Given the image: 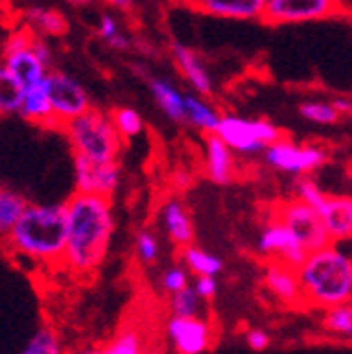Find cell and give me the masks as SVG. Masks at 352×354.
<instances>
[{"label":"cell","mask_w":352,"mask_h":354,"mask_svg":"<svg viewBox=\"0 0 352 354\" xmlns=\"http://www.w3.org/2000/svg\"><path fill=\"white\" fill-rule=\"evenodd\" d=\"M28 205H30V201L22 192L7 188V186H0V242L13 232V227L20 223Z\"/></svg>","instance_id":"cell-23"},{"label":"cell","mask_w":352,"mask_h":354,"mask_svg":"<svg viewBox=\"0 0 352 354\" xmlns=\"http://www.w3.org/2000/svg\"><path fill=\"white\" fill-rule=\"evenodd\" d=\"M173 3H180V5H190L192 0H173Z\"/></svg>","instance_id":"cell-43"},{"label":"cell","mask_w":352,"mask_h":354,"mask_svg":"<svg viewBox=\"0 0 352 354\" xmlns=\"http://www.w3.org/2000/svg\"><path fill=\"white\" fill-rule=\"evenodd\" d=\"M294 192H296L298 201H303V203H307V205H311L315 209H320L324 205V201L328 199L326 194L320 190V186L315 184L313 180H309V177H301V180H298L296 186H294Z\"/></svg>","instance_id":"cell-36"},{"label":"cell","mask_w":352,"mask_h":354,"mask_svg":"<svg viewBox=\"0 0 352 354\" xmlns=\"http://www.w3.org/2000/svg\"><path fill=\"white\" fill-rule=\"evenodd\" d=\"M98 35L100 37L106 41L113 50H128L130 48V37L128 35H123L119 22H117V17L111 15V13H102L100 17V24H98Z\"/></svg>","instance_id":"cell-34"},{"label":"cell","mask_w":352,"mask_h":354,"mask_svg":"<svg viewBox=\"0 0 352 354\" xmlns=\"http://www.w3.org/2000/svg\"><path fill=\"white\" fill-rule=\"evenodd\" d=\"M244 344L249 346L253 352H263L266 348H270L272 339L263 328H249L244 333Z\"/></svg>","instance_id":"cell-37"},{"label":"cell","mask_w":352,"mask_h":354,"mask_svg":"<svg viewBox=\"0 0 352 354\" xmlns=\"http://www.w3.org/2000/svg\"><path fill=\"white\" fill-rule=\"evenodd\" d=\"M203 165H205V175L214 184L221 186L232 184L236 177V151L219 134H207Z\"/></svg>","instance_id":"cell-18"},{"label":"cell","mask_w":352,"mask_h":354,"mask_svg":"<svg viewBox=\"0 0 352 354\" xmlns=\"http://www.w3.org/2000/svg\"><path fill=\"white\" fill-rule=\"evenodd\" d=\"M263 290H266L279 305L303 307L301 279H298L296 268H292L288 263L266 261V268H263Z\"/></svg>","instance_id":"cell-14"},{"label":"cell","mask_w":352,"mask_h":354,"mask_svg":"<svg viewBox=\"0 0 352 354\" xmlns=\"http://www.w3.org/2000/svg\"><path fill=\"white\" fill-rule=\"evenodd\" d=\"M255 251L266 261L288 263L292 268H298V266L303 263V259L307 257L305 246L298 242L290 229L275 216H270L266 221V225L261 227L257 242H255Z\"/></svg>","instance_id":"cell-12"},{"label":"cell","mask_w":352,"mask_h":354,"mask_svg":"<svg viewBox=\"0 0 352 354\" xmlns=\"http://www.w3.org/2000/svg\"><path fill=\"white\" fill-rule=\"evenodd\" d=\"M165 342L173 354H205L216 346V330L205 315H169Z\"/></svg>","instance_id":"cell-8"},{"label":"cell","mask_w":352,"mask_h":354,"mask_svg":"<svg viewBox=\"0 0 352 354\" xmlns=\"http://www.w3.org/2000/svg\"><path fill=\"white\" fill-rule=\"evenodd\" d=\"M26 26L35 30L41 37H59L67 30V20L52 9H41V7H33L26 11Z\"/></svg>","instance_id":"cell-27"},{"label":"cell","mask_w":352,"mask_h":354,"mask_svg":"<svg viewBox=\"0 0 352 354\" xmlns=\"http://www.w3.org/2000/svg\"><path fill=\"white\" fill-rule=\"evenodd\" d=\"M340 11L342 0H268L261 22L272 26L322 22Z\"/></svg>","instance_id":"cell-10"},{"label":"cell","mask_w":352,"mask_h":354,"mask_svg":"<svg viewBox=\"0 0 352 354\" xmlns=\"http://www.w3.org/2000/svg\"><path fill=\"white\" fill-rule=\"evenodd\" d=\"M134 257L140 266H154L160 259V240L151 229H138L134 236Z\"/></svg>","instance_id":"cell-32"},{"label":"cell","mask_w":352,"mask_h":354,"mask_svg":"<svg viewBox=\"0 0 352 354\" xmlns=\"http://www.w3.org/2000/svg\"><path fill=\"white\" fill-rule=\"evenodd\" d=\"M236 153H263L275 140L284 138L281 130L268 119H249L240 115H223L216 132Z\"/></svg>","instance_id":"cell-5"},{"label":"cell","mask_w":352,"mask_h":354,"mask_svg":"<svg viewBox=\"0 0 352 354\" xmlns=\"http://www.w3.org/2000/svg\"><path fill=\"white\" fill-rule=\"evenodd\" d=\"M182 263L190 270L192 277H219L223 272V259L197 244L182 249Z\"/></svg>","instance_id":"cell-25"},{"label":"cell","mask_w":352,"mask_h":354,"mask_svg":"<svg viewBox=\"0 0 352 354\" xmlns=\"http://www.w3.org/2000/svg\"><path fill=\"white\" fill-rule=\"evenodd\" d=\"M0 244L15 261H28L37 268H63L67 246L65 203H30Z\"/></svg>","instance_id":"cell-2"},{"label":"cell","mask_w":352,"mask_h":354,"mask_svg":"<svg viewBox=\"0 0 352 354\" xmlns=\"http://www.w3.org/2000/svg\"><path fill=\"white\" fill-rule=\"evenodd\" d=\"M171 57H173V63L175 67L180 69L184 80L195 88L197 95H203V97H210L214 93V82H212V76H210L205 63L201 61V57L197 55L195 50L180 44V41H173L171 44Z\"/></svg>","instance_id":"cell-17"},{"label":"cell","mask_w":352,"mask_h":354,"mask_svg":"<svg viewBox=\"0 0 352 354\" xmlns=\"http://www.w3.org/2000/svg\"><path fill=\"white\" fill-rule=\"evenodd\" d=\"M268 0H192L190 7L216 20L253 22L263 20Z\"/></svg>","instance_id":"cell-15"},{"label":"cell","mask_w":352,"mask_h":354,"mask_svg":"<svg viewBox=\"0 0 352 354\" xmlns=\"http://www.w3.org/2000/svg\"><path fill=\"white\" fill-rule=\"evenodd\" d=\"M106 3H109L111 7H115V9H121V11H128V9H132V5H134V0H106Z\"/></svg>","instance_id":"cell-41"},{"label":"cell","mask_w":352,"mask_h":354,"mask_svg":"<svg viewBox=\"0 0 352 354\" xmlns=\"http://www.w3.org/2000/svg\"><path fill=\"white\" fill-rule=\"evenodd\" d=\"M67 207V246L63 270L74 277H91L106 261L115 236V209L109 197L74 192Z\"/></svg>","instance_id":"cell-1"},{"label":"cell","mask_w":352,"mask_h":354,"mask_svg":"<svg viewBox=\"0 0 352 354\" xmlns=\"http://www.w3.org/2000/svg\"><path fill=\"white\" fill-rule=\"evenodd\" d=\"M74 156L98 162H117L123 149V136L115 128L111 113L89 109L61 128Z\"/></svg>","instance_id":"cell-4"},{"label":"cell","mask_w":352,"mask_h":354,"mask_svg":"<svg viewBox=\"0 0 352 354\" xmlns=\"http://www.w3.org/2000/svg\"><path fill=\"white\" fill-rule=\"evenodd\" d=\"M158 283H160V290L167 296L178 294V292H182L184 288L190 286V270L186 268L184 263H173V266H169V268L163 270L160 281H158Z\"/></svg>","instance_id":"cell-35"},{"label":"cell","mask_w":352,"mask_h":354,"mask_svg":"<svg viewBox=\"0 0 352 354\" xmlns=\"http://www.w3.org/2000/svg\"><path fill=\"white\" fill-rule=\"evenodd\" d=\"M318 212L333 242L352 238V197H328Z\"/></svg>","instance_id":"cell-20"},{"label":"cell","mask_w":352,"mask_h":354,"mask_svg":"<svg viewBox=\"0 0 352 354\" xmlns=\"http://www.w3.org/2000/svg\"><path fill=\"white\" fill-rule=\"evenodd\" d=\"M149 91L160 109L171 121L186 123V93H182L173 82L167 78H149Z\"/></svg>","instance_id":"cell-21"},{"label":"cell","mask_w":352,"mask_h":354,"mask_svg":"<svg viewBox=\"0 0 352 354\" xmlns=\"http://www.w3.org/2000/svg\"><path fill=\"white\" fill-rule=\"evenodd\" d=\"M318 326L326 339L340 344H352V303L324 309Z\"/></svg>","instance_id":"cell-22"},{"label":"cell","mask_w":352,"mask_h":354,"mask_svg":"<svg viewBox=\"0 0 352 354\" xmlns=\"http://www.w3.org/2000/svg\"><path fill=\"white\" fill-rule=\"evenodd\" d=\"M24 97V86L17 80L11 69L0 61V117H9L20 113Z\"/></svg>","instance_id":"cell-26"},{"label":"cell","mask_w":352,"mask_h":354,"mask_svg":"<svg viewBox=\"0 0 352 354\" xmlns=\"http://www.w3.org/2000/svg\"><path fill=\"white\" fill-rule=\"evenodd\" d=\"M298 111H301L303 119L315 123V126H333L342 117L335 106H333V102H322V100H307L298 106Z\"/></svg>","instance_id":"cell-31"},{"label":"cell","mask_w":352,"mask_h":354,"mask_svg":"<svg viewBox=\"0 0 352 354\" xmlns=\"http://www.w3.org/2000/svg\"><path fill=\"white\" fill-rule=\"evenodd\" d=\"M100 354H147V342L140 330L126 326L100 346Z\"/></svg>","instance_id":"cell-28"},{"label":"cell","mask_w":352,"mask_h":354,"mask_svg":"<svg viewBox=\"0 0 352 354\" xmlns=\"http://www.w3.org/2000/svg\"><path fill=\"white\" fill-rule=\"evenodd\" d=\"M192 286H195L197 294L205 300V303L214 300L219 294V279L216 277H195Z\"/></svg>","instance_id":"cell-38"},{"label":"cell","mask_w":352,"mask_h":354,"mask_svg":"<svg viewBox=\"0 0 352 354\" xmlns=\"http://www.w3.org/2000/svg\"><path fill=\"white\" fill-rule=\"evenodd\" d=\"M272 216L279 218L290 229V232L296 236V240L305 246L307 253L318 251L322 246L333 242L326 232V225L322 221L320 212L298 199L279 203L272 212Z\"/></svg>","instance_id":"cell-7"},{"label":"cell","mask_w":352,"mask_h":354,"mask_svg":"<svg viewBox=\"0 0 352 354\" xmlns=\"http://www.w3.org/2000/svg\"><path fill=\"white\" fill-rule=\"evenodd\" d=\"M67 354H100V346H89V344H80L69 348Z\"/></svg>","instance_id":"cell-39"},{"label":"cell","mask_w":352,"mask_h":354,"mask_svg":"<svg viewBox=\"0 0 352 354\" xmlns=\"http://www.w3.org/2000/svg\"><path fill=\"white\" fill-rule=\"evenodd\" d=\"M74 184L76 192L109 197L117 192L121 184V167L117 162H98L84 156H74Z\"/></svg>","instance_id":"cell-13"},{"label":"cell","mask_w":352,"mask_h":354,"mask_svg":"<svg viewBox=\"0 0 352 354\" xmlns=\"http://www.w3.org/2000/svg\"><path fill=\"white\" fill-rule=\"evenodd\" d=\"M263 160L275 171L305 177L313 171H318L326 162V151L313 145H296L290 138H279L266 147Z\"/></svg>","instance_id":"cell-11"},{"label":"cell","mask_w":352,"mask_h":354,"mask_svg":"<svg viewBox=\"0 0 352 354\" xmlns=\"http://www.w3.org/2000/svg\"><path fill=\"white\" fill-rule=\"evenodd\" d=\"M296 272L305 307L324 311L352 300V255L335 242L307 253Z\"/></svg>","instance_id":"cell-3"},{"label":"cell","mask_w":352,"mask_h":354,"mask_svg":"<svg viewBox=\"0 0 352 354\" xmlns=\"http://www.w3.org/2000/svg\"><path fill=\"white\" fill-rule=\"evenodd\" d=\"M46 88H48L52 111H55V119L59 123V128H63L65 123L93 109L86 88L76 78H72L65 72H59V69H50L48 72Z\"/></svg>","instance_id":"cell-9"},{"label":"cell","mask_w":352,"mask_h":354,"mask_svg":"<svg viewBox=\"0 0 352 354\" xmlns=\"http://www.w3.org/2000/svg\"><path fill=\"white\" fill-rule=\"evenodd\" d=\"M35 35L37 32L28 26L13 30L3 44V57H0V61L11 69V74L22 82L24 88L44 82L50 72V67L33 50Z\"/></svg>","instance_id":"cell-6"},{"label":"cell","mask_w":352,"mask_h":354,"mask_svg":"<svg viewBox=\"0 0 352 354\" xmlns=\"http://www.w3.org/2000/svg\"><path fill=\"white\" fill-rule=\"evenodd\" d=\"M158 221L169 242L178 249H186V246L195 244V227H192V218L188 214L186 205L180 199H167L160 209H158Z\"/></svg>","instance_id":"cell-16"},{"label":"cell","mask_w":352,"mask_h":354,"mask_svg":"<svg viewBox=\"0 0 352 354\" xmlns=\"http://www.w3.org/2000/svg\"><path fill=\"white\" fill-rule=\"evenodd\" d=\"M69 3H72V5H89L91 0H69Z\"/></svg>","instance_id":"cell-42"},{"label":"cell","mask_w":352,"mask_h":354,"mask_svg":"<svg viewBox=\"0 0 352 354\" xmlns=\"http://www.w3.org/2000/svg\"><path fill=\"white\" fill-rule=\"evenodd\" d=\"M203 303L205 300L197 294L195 286L184 288L178 294L169 296V311L171 315H180V317H190V315H203Z\"/></svg>","instance_id":"cell-30"},{"label":"cell","mask_w":352,"mask_h":354,"mask_svg":"<svg viewBox=\"0 0 352 354\" xmlns=\"http://www.w3.org/2000/svg\"><path fill=\"white\" fill-rule=\"evenodd\" d=\"M20 354H67L61 335L55 326L44 324L33 333V337Z\"/></svg>","instance_id":"cell-29"},{"label":"cell","mask_w":352,"mask_h":354,"mask_svg":"<svg viewBox=\"0 0 352 354\" xmlns=\"http://www.w3.org/2000/svg\"><path fill=\"white\" fill-rule=\"evenodd\" d=\"M333 106H335L340 115H350L352 113V100L337 97V100H333Z\"/></svg>","instance_id":"cell-40"},{"label":"cell","mask_w":352,"mask_h":354,"mask_svg":"<svg viewBox=\"0 0 352 354\" xmlns=\"http://www.w3.org/2000/svg\"><path fill=\"white\" fill-rule=\"evenodd\" d=\"M20 115L28 123L35 126H44V128H59V123L55 119V111H52V102L46 88V80L35 84L30 88H24V97L20 106Z\"/></svg>","instance_id":"cell-19"},{"label":"cell","mask_w":352,"mask_h":354,"mask_svg":"<svg viewBox=\"0 0 352 354\" xmlns=\"http://www.w3.org/2000/svg\"><path fill=\"white\" fill-rule=\"evenodd\" d=\"M221 117L223 115L203 95H197V93L186 95V123L188 126L197 128L205 134H214L221 123Z\"/></svg>","instance_id":"cell-24"},{"label":"cell","mask_w":352,"mask_h":354,"mask_svg":"<svg viewBox=\"0 0 352 354\" xmlns=\"http://www.w3.org/2000/svg\"><path fill=\"white\" fill-rule=\"evenodd\" d=\"M350 303H352V300H350Z\"/></svg>","instance_id":"cell-44"},{"label":"cell","mask_w":352,"mask_h":354,"mask_svg":"<svg viewBox=\"0 0 352 354\" xmlns=\"http://www.w3.org/2000/svg\"><path fill=\"white\" fill-rule=\"evenodd\" d=\"M111 117H113L115 128L123 136V140L134 138L143 132V126H145L143 117L138 115V111L130 109V106H117V109L111 111Z\"/></svg>","instance_id":"cell-33"}]
</instances>
